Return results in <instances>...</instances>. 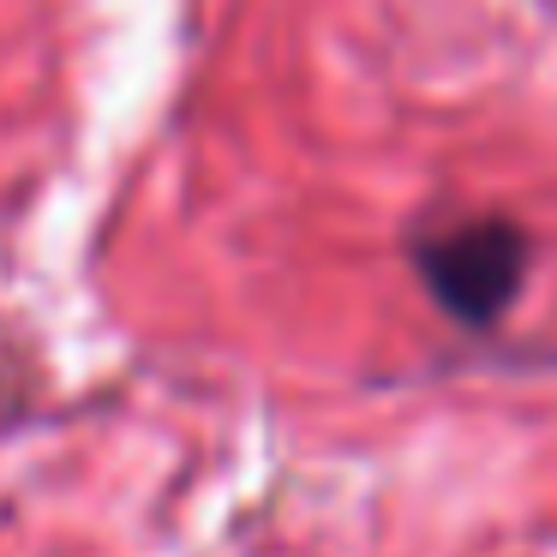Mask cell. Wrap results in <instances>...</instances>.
<instances>
[{
    "mask_svg": "<svg viewBox=\"0 0 557 557\" xmlns=\"http://www.w3.org/2000/svg\"><path fill=\"white\" fill-rule=\"evenodd\" d=\"M413 270L456 324L485 330L521 294L528 234L516 228V216H456L413 240Z\"/></svg>",
    "mask_w": 557,
    "mask_h": 557,
    "instance_id": "obj_1",
    "label": "cell"
}]
</instances>
